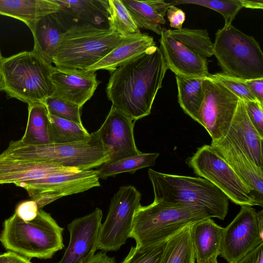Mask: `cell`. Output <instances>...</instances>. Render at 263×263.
Returning <instances> with one entry per match:
<instances>
[{"label":"cell","mask_w":263,"mask_h":263,"mask_svg":"<svg viewBox=\"0 0 263 263\" xmlns=\"http://www.w3.org/2000/svg\"><path fill=\"white\" fill-rule=\"evenodd\" d=\"M208 77L222 84L242 101H258L246 85L239 79L227 76L223 72L209 74Z\"/></svg>","instance_id":"obj_37"},{"label":"cell","mask_w":263,"mask_h":263,"mask_svg":"<svg viewBox=\"0 0 263 263\" xmlns=\"http://www.w3.org/2000/svg\"><path fill=\"white\" fill-rule=\"evenodd\" d=\"M53 163L17 159L0 154V185L37 180L51 175L79 172Z\"/></svg>","instance_id":"obj_18"},{"label":"cell","mask_w":263,"mask_h":263,"mask_svg":"<svg viewBox=\"0 0 263 263\" xmlns=\"http://www.w3.org/2000/svg\"><path fill=\"white\" fill-rule=\"evenodd\" d=\"M186 162L196 175L209 181L235 204L262 206L254 191L211 145L199 147Z\"/></svg>","instance_id":"obj_9"},{"label":"cell","mask_w":263,"mask_h":263,"mask_svg":"<svg viewBox=\"0 0 263 263\" xmlns=\"http://www.w3.org/2000/svg\"><path fill=\"white\" fill-rule=\"evenodd\" d=\"M166 242L149 246L132 247L120 263H159Z\"/></svg>","instance_id":"obj_36"},{"label":"cell","mask_w":263,"mask_h":263,"mask_svg":"<svg viewBox=\"0 0 263 263\" xmlns=\"http://www.w3.org/2000/svg\"><path fill=\"white\" fill-rule=\"evenodd\" d=\"M213 55L227 76L241 80L263 78V53L259 43L232 25L216 32Z\"/></svg>","instance_id":"obj_8"},{"label":"cell","mask_w":263,"mask_h":263,"mask_svg":"<svg viewBox=\"0 0 263 263\" xmlns=\"http://www.w3.org/2000/svg\"><path fill=\"white\" fill-rule=\"evenodd\" d=\"M2 154L17 159L53 163L80 171L97 168L108 161L109 155L97 132L91 133L85 140L70 143L32 145L20 140L11 141Z\"/></svg>","instance_id":"obj_5"},{"label":"cell","mask_w":263,"mask_h":263,"mask_svg":"<svg viewBox=\"0 0 263 263\" xmlns=\"http://www.w3.org/2000/svg\"><path fill=\"white\" fill-rule=\"evenodd\" d=\"M60 12L66 20L101 27L99 24L108 20L107 1H60ZM105 28V27H104Z\"/></svg>","instance_id":"obj_26"},{"label":"cell","mask_w":263,"mask_h":263,"mask_svg":"<svg viewBox=\"0 0 263 263\" xmlns=\"http://www.w3.org/2000/svg\"><path fill=\"white\" fill-rule=\"evenodd\" d=\"M154 46H156L154 38L147 34L140 32L127 35L106 56L85 70L95 72L106 70L111 73Z\"/></svg>","instance_id":"obj_22"},{"label":"cell","mask_w":263,"mask_h":263,"mask_svg":"<svg viewBox=\"0 0 263 263\" xmlns=\"http://www.w3.org/2000/svg\"><path fill=\"white\" fill-rule=\"evenodd\" d=\"M242 102L250 122L263 137V105L258 101Z\"/></svg>","instance_id":"obj_38"},{"label":"cell","mask_w":263,"mask_h":263,"mask_svg":"<svg viewBox=\"0 0 263 263\" xmlns=\"http://www.w3.org/2000/svg\"><path fill=\"white\" fill-rule=\"evenodd\" d=\"M50 115L83 125L81 121V107L53 96L43 102Z\"/></svg>","instance_id":"obj_35"},{"label":"cell","mask_w":263,"mask_h":263,"mask_svg":"<svg viewBox=\"0 0 263 263\" xmlns=\"http://www.w3.org/2000/svg\"><path fill=\"white\" fill-rule=\"evenodd\" d=\"M203 99L195 121L204 127L216 143L226 136L236 110L239 98L209 77L202 81Z\"/></svg>","instance_id":"obj_11"},{"label":"cell","mask_w":263,"mask_h":263,"mask_svg":"<svg viewBox=\"0 0 263 263\" xmlns=\"http://www.w3.org/2000/svg\"><path fill=\"white\" fill-rule=\"evenodd\" d=\"M204 78L176 75L179 104L184 112L194 120L203 99L202 83Z\"/></svg>","instance_id":"obj_28"},{"label":"cell","mask_w":263,"mask_h":263,"mask_svg":"<svg viewBox=\"0 0 263 263\" xmlns=\"http://www.w3.org/2000/svg\"><path fill=\"white\" fill-rule=\"evenodd\" d=\"M201 263H218L217 261V257H213L208 260L201 262Z\"/></svg>","instance_id":"obj_47"},{"label":"cell","mask_w":263,"mask_h":263,"mask_svg":"<svg viewBox=\"0 0 263 263\" xmlns=\"http://www.w3.org/2000/svg\"><path fill=\"white\" fill-rule=\"evenodd\" d=\"M60 9L56 0H0V14L23 22L31 31L40 19Z\"/></svg>","instance_id":"obj_24"},{"label":"cell","mask_w":263,"mask_h":263,"mask_svg":"<svg viewBox=\"0 0 263 263\" xmlns=\"http://www.w3.org/2000/svg\"><path fill=\"white\" fill-rule=\"evenodd\" d=\"M171 6L179 4H194L215 10L223 17L224 27L232 25V23L239 10L242 8L240 0H175L169 2Z\"/></svg>","instance_id":"obj_34"},{"label":"cell","mask_w":263,"mask_h":263,"mask_svg":"<svg viewBox=\"0 0 263 263\" xmlns=\"http://www.w3.org/2000/svg\"><path fill=\"white\" fill-rule=\"evenodd\" d=\"M257 100L263 105V78L241 80Z\"/></svg>","instance_id":"obj_41"},{"label":"cell","mask_w":263,"mask_h":263,"mask_svg":"<svg viewBox=\"0 0 263 263\" xmlns=\"http://www.w3.org/2000/svg\"><path fill=\"white\" fill-rule=\"evenodd\" d=\"M108 28L123 36L140 33L121 0H108Z\"/></svg>","instance_id":"obj_33"},{"label":"cell","mask_w":263,"mask_h":263,"mask_svg":"<svg viewBox=\"0 0 263 263\" xmlns=\"http://www.w3.org/2000/svg\"><path fill=\"white\" fill-rule=\"evenodd\" d=\"M26 128L20 140L24 143L42 145L51 143L49 133V114L43 103L28 104Z\"/></svg>","instance_id":"obj_27"},{"label":"cell","mask_w":263,"mask_h":263,"mask_svg":"<svg viewBox=\"0 0 263 263\" xmlns=\"http://www.w3.org/2000/svg\"><path fill=\"white\" fill-rule=\"evenodd\" d=\"M154 202L173 205H198L212 218L223 220L228 212L229 199L213 184L201 177L172 175L151 168L148 171Z\"/></svg>","instance_id":"obj_2"},{"label":"cell","mask_w":263,"mask_h":263,"mask_svg":"<svg viewBox=\"0 0 263 263\" xmlns=\"http://www.w3.org/2000/svg\"><path fill=\"white\" fill-rule=\"evenodd\" d=\"M164 30L166 34L176 40L195 53L207 58L213 55V44L206 29Z\"/></svg>","instance_id":"obj_31"},{"label":"cell","mask_w":263,"mask_h":263,"mask_svg":"<svg viewBox=\"0 0 263 263\" xmlns=\"http://www.w3.org/2000/svg\"><path fill=\"white\" fill-rule=\"evenodd\" d=\"M51 80L52 95L80 107L93 96L99 84L95 71L53 67Z\"/></svg>","instance_id":"obj_16"},{"label":"cell","mask_w":263,"mask_h":263,"mask_svg":"<svg viewBox=\"0 0 263 263\" xmlns=\"http://www.w3.org/2000/svg\"><path fill=\"white\" fill-rule=\"evenodd\" d=\"M211 145L263 202V170L257 166L239 148L220 140Z\"/></svg>","instance_id":"obj_21"},{"label":"cell","mask_w":263,"mask_h":263,"mask_svg":"<svg viewBox=\"0 0 263 263\" xmlns=\"http://www.w3.org/2000/svg\"><path fill=\"white\" fill-rule=\"evenodd\" d=\"M221 140L239 148L257 166L263 170V137L250 122L243 103L240 99L231 125Z\"/></svg>","instance_id":"obj_19"},{"label":"cell","mask_w":263,"mask_h":263,"mask_svg":"<svg viewBox=\"0 0 263 263\" xmlns=\"http://www.w3.org/2000/svg\"><path fill=\"white\" fill-rule=\"evenodd\" d=\"M135 121L121 110L111 106L104 122L96 131L104 146L109 153L107 162L140 154L134 134Z\"/></svg>","instance_id":"obj_14"},{"label":"cell","mask_w":263,"mask_h":263,"mask_svg":"<svg viewBox=\"0 0 263 263\" xmlns=\"http://www.w3.org/2000/svg\"><path fill=\"white\" fill-rule=\"evenodd\" d=\"M0 263H31L30 259L12 251L0 254Z\"/></svg>","instance_id":"obj_43"},{"label":"cell","mask_w":263,"mask_h":263,"mask_svg":"<svg viewBox=\"0 0 263 263\" xmlns=\"http://www.w3.org/2000/svg\"><path fill=\"white\" fill-rule=\"evenodd\" d=\"M53 67L33 50L4 58L1 91L7 98H15L28 104L43 103L54 92L51 80Z\"/></svg>","instance_id":"obj_6"},{"label":"cell","mask_w":263,"mask_h":263,"mask_svg":"<svg viewBox=\"0 0 263 263\" xmlns=\"http://www.w3.org/2000/svg\"><path fill=\"white\" fill-rule=\"evenodd\" d=\"M100 186L97 172L94 170L58 174L21 183L31 200L39 209L62 197L82 193Z\"/></svg>","instance_id":"obj_12"},{"label":"cell","mask_w":263,"mask_h":263,"mask_svg":"<svg viewBox=\"0 0 263 263\" xmlns=\"http://www.w3.org/2000/svg\"><path fill=\"white\" fill-rule=\"evenodd\" d=\"M191 227H186L166 241L159 263H195Z\"/></svg>","instance_id":"obj_29"},{"label":"cell","mask_w":263,"mask_h":263,"mask_svg":"<svg viewBox=\"0 0 263 263\" xmlns=\"http://www.w3.org/2000/svg\"><path fill=\"white\" fill-rule=\"evenodd\" d=\"M191 230L197 263L219 256L223 228L209 218L194 223L191 226Z\"/></svg>","instance_id":"obj_23"},{"label":"cell","mask_w":263,"mask_h":263,"mask_svg":"<svg viewBox=\"0 0 263 263\" xmlns=\"http://www.w3.org/2000/svg\"><path fill=\"white\" fill-rule=\"evenodd\" d=\"M212 218L206 210L198 205H173L153 201L135 211L129 238L136 246L145 247L163 242L187 227Z\"/></svg>","instance_id":"obj_3"},{"label":"cell","mask_w":263,"mask_h":263,"mask_svg":"<svg viewBox=\"0 0 263 263\" xmlns=\"http://www.w3.org/2000/svg\"><path fill=\"white\" fill-rule=\"evenodd\" d=\"M166 15L171 27L176 29L182 28L185 20V13L182 10L175 6H171L166 11Z\"/></svg>","instance_id":"obj_40"},{"label":"cell","mask_w":263,"mask_h":263,"mask_svg":"<svg viewBox=\"0 0 263 263\" xmlns=\"http://www.w3.org/2000/svg\"><path fill=\"white\" fill-rule=\"evenodd\" d=\"M263 232L258 228L257 212L250 206H241L231 222L223 228L219 256L228 263H237L260 243Z\"/></svg>","instance_id":"obj_13"},{"label":"cell","mask_w":263,"mask_h":263,"mask_svg":"<svg viewBox=\"0 0 263 263\" xmlns=\"http://www.w3.org/2000/svg\"><path fill=\"white\" fill-rule=\"evenodd\" d=\"M86 263H116L114 257H110L105 252L101 251L90 259Z\"/></svg>","instance_id":"obj_44"},{"label":"cell","mask_w":263,"mask_h":263,"mask_svg":"<svg viewBox=\"0 0 263 263\" xmlns=\"http://www.w3.org/2000/svg\"><path fill=\"white\" fill-rule=\"evenodd\" d=\"M237 263H263V242L258 245Z\"/></svg>","instance_id":"obj_42"},{"label":"cell","mask_w":263,"mask_h":263,"mask_svg":"<svg viewBox=\"0 0 263 263\" xmlns=\"http://www.w3.org/2000/svg\"><path fill=\"white\" fill-rule=\"evenodd\" d=\"M125 36L109 28L73 25L63 34L52 63L57 67L85 70L106 56Z\"/></svg>","instance_id":"obj_7"},{"label":"cell","mask_w":263,"mask_h":263,"mask_svg":"<svg viewBox=\"0 0 263 263\" xmlns=\"http://www.w3.org/2000/svg\"><path fill=\"white\" fill-rule=\"evenodd\" d=\"M141 197L140 193L134 186L120 187L111 198L106 219L101 224L97 250L116 251L125 243Z\"/></svg>","instance_id":"obj_10"},{"label":"cell","mask_w":263,"mask_h":263,"mask_svg":"<svg viewBox=\"0 0 263 263\" xmlns=\"http://www.w3.org/2000/svg\"><path fill=\"white\" fill-rule=\"evenodd\" d=\"M39 210L35 201L32 200H25L17 205L14 213L22 220L29 221L36 217Z\"/></svg>","instance_id":"obj_39"},{"label":"cell","mask_w":263,"mask_h":263,"mask_svg":"<svg viewBox=\"0 0 263 263\" xmlns=\"http://www.w3.org/2000/svg\"><path fill=\"white\" fill-rule=\"evenodd\" d=\"M241 4L242 7L250 8V9H263V1H248V0H240Z\"/></svg>","instance_id":"obj_45"},{"label":"cell","mask_w":263,"mask_h":263,"mask_svg":"<svg viewBox=\"0 0 263 263\" xmlns=\"http://www.w3.org/2000/svg\"><path fill=\"white\" fill-rule=\"evenodd\" d=\"M63 230L49 213L39 209L31 221H24L15 213L6 219L0 241L6 250L29 259H49L64 247Z\"/></svg>","instance_id":"obj_4"},{"label":"cell","mask_w":263,"mask_h":263,"mask_svg":"<svg viewBox=\"0 0 263 263\" xmlns=\"http://www.w3.org/2000/svg\"><path fill=\"white\" fill-rule=\"evenodd\" d=\"M138 28L147 29L160 35L164 15L171 6L163 0H121Z\"/></svg>","instance_id":"obj_25"},{"label":"cell","mask_w":263,"mask_h":263,"mask_svg":"<svg viewBox=\"0 0 263 263\" xmlns=\"http://www.w3.org/2000/svg\"><path fill=\"white\" fill-rule=\"evenodd\" d=\"M159 156V153H143L120 159L114 162H106L95 170L99 179H106L108 177L128 172L134 174L138 170L153 166Z\"/></svg>","instance_id":"obj_30"},{"label":"cell","mask_w":263,"mask_h":263,"mask_svg":"<svg viewBox=\"0 0 263 263\" xmlns=\"http://www.w3.org/2000/svg\"><path fill=\"white\" fill-rule=\"evenodd\" d=\"M103 214L96 208L90 214L76 218L67 226L69 242L55 263H86L95 254Z\"/></svg>","instance_id":"obj_15"},{"label":"cell","mask_w":263,"mask_h":263,"mask_svg":"<svg viewBox=\"0 0 263 263\" xmlns=\"http://www.w3.org/2000/svg\"><path fill=\"white\" fill-rule=\"evenodd\" d=\"M51 143L64 144L85 140L90 136L83 125L49 115Z\"/></svg>","instance_id":"obj_32"},{"label":"cell","mask_w":263,"mask_h":263,"mask_svg":"<svg viewBox=\"0 0 263 263\" xmlns=\"http://www.w3.org/2000/svg\"><path fill=\"white\" fill-rule=\"evenodd\" d=\"M167 70L160 49L152 46L110 73L107 98L136 122L151 114Z\"/></svg>","instance_id":"obj_1"},{"label":"cell","mask_w":263,"mask_h":263,"mask_svg":"<svg viewBox=\"0 0 263 263\" xmlns=\"http://www.w3.org/2000/svg\"><path fill=\"white\" fill-rule=\"evenodd\" d=\"M3 58H4L2 57L0 49V91H1L2 88V64Z\"/></svg>","instance_id":"obj_46"},{"label":"cell","mask_w":263,"mask_h":263,"mask_svg":"<svg viewBox=\"0 0 263 263\" xmlns=\"http://www.w3.org/2000/svg\"><path fill=\"white\" fill-rule=\"evenodd\" d=\"M159 42V49L167 68L176 75L187 77H206L209 75L207 59L166 34L164 28H162Z\"/></svg>","instance_id":"obj_17"},{"label":"cell","mask_w":263,"mask_h":263,"mask_svg":"<svg viewBox=\"0 0 263 263\" xmlns=\"http://www.w3.org/2000/svg\"><path fill=\"white\" fill-rule=\"evenodd\" d=\"M68 28L59 11L43 16L35 23L31 31L34 39L32 50L47 63L52 65L61 37Z\"/></svg>","instance_id":"obj_20"}]
</instances>
